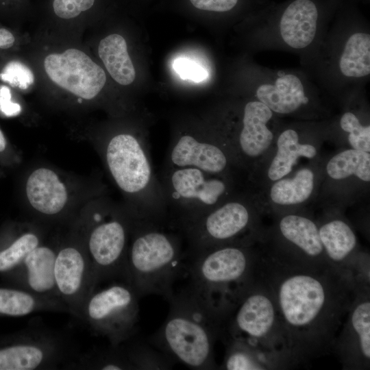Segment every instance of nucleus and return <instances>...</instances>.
I'll use <instances>...</instances> for the list:
<instances>
[{"instance_id":"f257e3e1","label":"nucleus","mask_w":370,"mask_h":370,"mask_svg":"<svg viewBox=\"0 0 370 370\" xmlns=\"http://www.w3.org/2000/svg\"><path fill=\"white\" fill-rule=\"evenodd\" d=\"M256 272L273 297L286 365L328 354L359 290L368 282L330 265L316 266L258 249Z\"/></svg>"},{"instance_id":"f03ea898","label":"nucleus","mask_w":370,"mask_h":370,"mask_svg":"<svg viewBox=\"0 0 370 370\" xmlns=\"http://www.w3.org/2000/svg\"><path fill=\"white\" fill-rule=\"evenodd\" d=\"M258 254L253 242L190 253V283L186 288L221 328L253 282Z\"/></svg>"},{"instance_id":"7ed1b4c3","label":"nucleus","mask_w":370,"mask_h":370,"mask_svg":"<svg viewBox=\"0 0 370 370\" xmlns=\"http://www.w3.org/2000/svg\"><path fill=\"white\" fill-rule=\"evenodd\" d=\"M160 223L132 218L123 278L138 297L156 295L169 301L183 254L180 238L161 229Z\"/></svg>"},{"instance_id":"20e7f679","label":"nucleus","mask_w":370,"mask_h":370,"mask_svg":"<svg viewBox=\"0 0 370 370\" xmlns=\"http://www.w3.org/2000/svg\"><path fill=\"white\" fill-rule=\"evenodd\" d=\"M168 316L150 342L174 362L199 370L215 369L214 347L221 328L185 288L169 301Z\"/></svg>"},{"instance_id":"39448f33","label":"nucleus","mask_w":370,"mask_h":370,"mask_svg":"<svg viewBox=\"0 0 370 370\" xmlns=\"http://www.w3.org/2000/svg\"><path fill=\"white\" fill-rule=\"evenodd\" d=\"M220 339L245 343L271 369L287 367L276 305L267 284L255 277L224 321Z\"/></svg>"},{"instance_id":"423d86ee","label":"nucleus","mask_w":370,"mask_h":370,"mask_svg":"<svg viewBox=\"0 0 370 370\" xmlns=\"http://www.w3.org/2000/svg\"><path fill=\"white\" fill-rule=\"evenodd\" d=\"M232 180L194 167L166 168L160 183L167 207L176 212L177 227L232 197Z\"/></svg>"},{"instance_id":"0eeeda50","label":"nucleus","mask_w":370,"mask_h":370,"mask_svg":"<svg viewBox=\"0 0 370 370\" xmlns=\"http://www.w3.org/2000/svg\"><path fill=\"white\" fill-rule=\"evenodd\" d=\"M257 219L251 205L232 197L177 227L188 243L189 253H193L217 245L252 243Z\"/></svg>"},{"instance_id":"6e6552de","label":"nucleus","mask_w":370,"mask_h":370,"mask_svg":"<svg viewBox=\"0 0 370 370\" xmlns=\"http://www.w3.org/2000/svg\"><path fill=\"white\" fill-rule=\"evenodd\" d=\"M138 298L125 282L95 289L84 302L79 319L110 345H122L133 338L137 331Z\"/></svg>"},{"instance_id":"1a4fd4ad","label":"nucleus","mask_w":370,"mask_h":370,"mask_svg":"<svg viewBox=\"0 0 370 370\" xmlns=\"http://www.w3.org/2000/svg\"><path fill=\"white\" fill-rule=\"evenodd\" d=\"M130 221L112 214L97 215L90 221L83 241L91 266V285L107 280L123 277Z\"/></svg>"},{"instance_id":"9d476101","label":"nucleus","mask_w":370,"mask_h":370,"mask_svg":"<svg viewBox=\"0 0 370 370\" xmlns=\"http://www.w3.org/2000/svg\"><path fill=\"white\" fill-rule=\"evenodd\" d=\"M75 355L62 334L29 326L14 342L0 348V370H41L62 367Z\"/></svg>"},{"instance_id":"9b49d317","label":"nucleus","mask_w":370,"mask_h":370,"mask_svg":"<svg viewBox=\"0 0 370 370\" xmlns=\"http://www.w3.org/2000/svg\"><path fill=\"white\" fill-rule=\"evenodd\" d=\"M54 273L60 299L69 313L79 319L84 304L92 292L90 262L84 241L58 248Z\"/></svg>"},{"instance_id":"f8f14e48","label":"nucleus","mask_w":370,"mask_h":370,"mask_svg":"<svg viewBox=\"0 0 370 370\" xmlns=\"http://www.w3.org/2000/svg\"><path fill=\"white\" fill-rule=\"evenodd\" d=\"M44 66L52 82L85 99L95 97L106 82L103 69L85 53L76 49L48 55Z\"/></svg>"},{"instance_id":"ddd939ff","label":"nucleus","mask_w":370,"mask_h":370,"mask_svg":"<svg viewBox=\"0 0 370 370\" xmlns=\"http://www.w3.org/2000/svg\"><path fill=\"white\" fill-rule=\"evenodd\" d=\"M369 286L357 293L340 330L333 349L344 369H367L370 364Z\"/></svg>"},{"instance_id":"4468645a","label":"nucleus","mask_w":370,"mask_h":370,"mask_svg":"<svg viewBox=\"0 0 370 370\" xmlns=\"http://www.w3.org/2000/svg\"><path fill=\"white\" fill-rule=\"evenodd\" d=\"M272 249L302 263L330 265L320 240L317 224L304 215L291 213L279 219L276 245Z\"/></svg>"},{"instance_id":"2eb2a0df","label":"nucleus","mask_w":370,"mask_h":370,"mask_svg":"<svg viewBox=\"0 0 370 370\" xmlns=\"http://www.w3.org/2000/svg\"><path fill=\"white\" fill-rule=\"evenodd\" d=\"M166 168L194 167L214 175L231 176L234 162L219 140L191 133L179 135L169 145Z\"/></svg>"},{"instance_id":"dca6fc26","label":"nucleus","mask_w":370,"mask_h":370,"mask_svg":"<svg viewBox=\"0 0 370 370\" xmlns=\"http://www.w3.org/2000/svg\"><path fill=\"white\" fill-rule=\"evenodd\" d=\"M273 112L260 101L247 103L242 125L235 139L225 149L234 162L247 164L258 160L270 148L273 133L268 126Z\"/></svg>"},{"instance_id":"f3484780","label":"nucleus","mask_w":370,"mask_h":370,"mask_svg":"<svg viewBox=\"0 0 370 370\" xmlns=\"http://www.w3.org/2000/svg\"><path fill=\"white\" fill-rule=\"evenodd\" d=\"M318 227L329 264L358 280L369 281V275L365 274L367 271L363 270L364 262L359 256L357 237L352 227L339 218L330 219Z\"/></svg>"},{"instance_id":"a211bd4d","label":"nucleus","mask_w":370,"mask_h":370,"mask_svg":"<svg viewBox=\"0 0 370 370\" xmlns=\"http://www.w3.org/2000/svg\"><path fill=\"white\" fill-rule=\"evenodd\" d=\"M58 248L40 243L27 254L15 270L21 289L40 297L61 300L54 273Z\"/></svg>"},{"instance_id":"6ab92c4d","label":"nucleus","mask_w":370,"mask_h":370,"mask_svg":"<svg viewBox=\"0 0 370 370\" xmlns=\"http://www.w3.org/2000/svg\"><path fill=\"white\" fill-rule=\"evenodd\" d=\"M25 190L32 207L48 217L60 214L67 202L65 185L53 171L47 168L34 170L27 178Z\"/></svg>"},{"instance_id":"aec40b11","label":"nucleus","mask_w":370,"mask_h":370,"mask_svg":"<svg viewBox=\"0 0 370 370\" xmlns=\"http://www.w3.org/2000/svg\"><path fill=\"white\" fill-rule=\"evenodd\" d=\"M318 12L310 0H295L284 12L280 32L284 42L293 49H303L313 41L317 27Z\"/></svg>"},{"instance_id":"412c9836","label":"nucleus","mask_w":370,"mask_h":370,"mask_svg":"<svg viewBox=\"0 0 370 370\" xmlns=\"http://www.w3.org/2000/svg\"><path fill=\"white\" fill-rule=\"evenodd\" d=\"M256 95L273 112L282 114L295 112L308 102L300 79L293 74L279 77L274 84L260 85Z\"/></svg>"},{"instance_id":"4be33fe9","label":"nucleus","mask_w":370,"mask_h":370,"mask_svg":"<svg viewBox=\"0 0 370 370\" xmlns=\"http://www.w3.org/2000/svg\"><path fill=\"white\" fill-rule=\"evenodd\" d=\"M276 152L267 171V178L275 182L288 175L301 158L312 159L318 153L315 145L299 141L297 131L286 129L282 132L276 140Z\"/></svg>"},{"instance_id":"5701e85b","label":"nucleus","mask_w":370,"mask_h":370,"mask_svg":"<svg viewBox=\"0 0 370 370\" xmlns=\"http://www.w3.org/2000/svg\"><path fill=\"white\" fill-rule=\"evenodd\" d=\"M315 174L309 168H302L291 177L273 182L269 189V199L276 206L290 207L307 201L312 195Z\"/></svg>"},{"instance_id":"b1692460","label":"nucleus","mask_w":370,"mask_h":370,"mask_svg":"<svg viewBox=\"0 0 370 370\" xmlns=\"http://www.w3.org/2000/svg\"><path fill=\"white\" fill-rule=\"evenodd\" d=\"M98 53L107 71L117 83L129 85L134 81L135 69L122 36L114 34L103 38Z\"/></svg>"},{"instance_id":"393cba45","label":"nucleus","mask_w":370,"mask_h":370,"mask_svg":"<svg viewBox=\"0 0 370 370\" xmlns=\"http://www.w3.org/2000/svg\"><path fill=\"white\" fill-rule=\"evenodd\" d=\"M64 367L75 369L133 370L124 344L95 348L88 352L75 354Z\"/></svg>"},{"instance_id":"a878e982","label":"nucleus","mask_w":370,"mask_h":370,"mask_svg":"<svg viewBox=\"0 0 370 370\" xmlns=\"http://www.w3.org/2000/svg\"><path fill=\"white\" fill-rule=\"evenodd\" d=\"M330 178L341 180L352 176L362 182H370V153L352 148L342 151L332 157L326 164Z\"/></svg>"},{"instance_id":"bb28decb","label":"nucleus","mask_w":370,"mask_h":370,"mask_svg":"<svg viewBox=\"0 0 370 370\" xmlns=\"http://www.w3.org/2000/svg\"><path fill=\"white\" fill-rule=\"evenodd\" d=\"M341 73L360 78L370 73V36L363 32L352 34L345 43L339 60Z\"/></svg>"},{"instance_id":"cd10ccee","label":"nucleus","mask_w":370,"mask_h":370,"mask_svg":"<svg viewBox=\"0 0 370 370\" xmlns=\"http://www.w3.org/2000/svg\"><path fill=\"white\" fill-rule=\"evenodd\" d=\"M41 243L40 234L29 227L0 249V272L15 271L27 254Z\"/></svg>"},{"instance_id":"c85d7f7f","label":"nucleus","mask_w":370,"mask_h":370,"mask_svg":"<svg viewBox=\"0 0 370 370\" xmlns=\"http://www.w3.org/2000/svg\"><path fill=\"white\" fill-rule=\"evenodd\" d=\"M226 352L220 367L226 370H262L271 369L267 360L256 351L237 341L224 342Z\"/></svg>"},{"instance_id":"c756f323","label":"nucleus","mask_w":370,"mask_h":370,"mask_svg":"<svg viewBox=\"0 0 370 370\" xmlns=\"http://www.w3.org/2000/svg\"><path fill=\"white\" fill-rule=\"evenodd\" d=\"M124 344L133 370L170 369L174 361L166 354L141 341H127Z\"/></svg>"},{"instance_id":"7c9ffc66","label":"nucleus","mask_w":370,"mask_h":370,"mask_svg":"<svg viewBox=\"0 0 370 370\" xmlns=\"http://www.w3.org/2000/svg\"><path fill=\"white\" fill-rule=\"evenodd\" d=\"M340 126L348 134L347 140L351 148L370 153V125H363L351 112L341 117Z\"/></svg>"},{"instance_id":"2f4dec72","label":"nucleus","mask_w":370,"mask_h":370,"mask_svg":"<svg viewBox=\"0 0 370 370\" xmlns=\"http://www.w3.org/2000/svg\"><path fill=\"white\" fill-rule=\"evenodd\" d=\"M0 79L12 86L25 90L34 83V75L25 64L13 60L3 67Z\"/></svg>"},{"instance_id":"473e14b6","label":"nucleus","mask_w":370,"mask_h":370,"mask_svg":"<svg viewBox=\"0 0 370 370\" xmlns=\"http://www.w3.org/2000/svg\"><path fill=\"white\" fill-rule=\"evenodd\" d=\"M97 0H52L53 14L62 19H73L91 10Z\"/></svg>"},{"instance_id":"72a5a7b5","label":"nucleus","mask_w":370,"mask_h":370,"mask_svg":"<svg viewBox=\"0 0 370 370\" xmlns=\"http://www.w3.org/2000/svg\"><path fill=\"white\" fill-rule=\"evenodd\" d=\"M174 70L183 79L201 82L208 78V72L197 62L186 58H178L173 62Z\"/></svg>"},{"instance_id":"f704fd0d","label":"nucleus","mask_w":370,"mask_h":370,"mask_svg":"<svg viewBox=\"0 0 370 370\" xmlns=\"http://www.w3.org/2000/svg\"><path fill=\"white\" fill-rule=\"evenodd\" d=\"M196 10L206 12L223 13L234 9L238 0H187Z\"/></svg>"},{"instance_id":"c9c22d12","label":"nucleus","mask_w":370,"mask_h":370,"mask_svg":"<svg viewBox=\"0 0 370 370\" xmlns=\"http://www.w3.org/2000/svg\"><path fill=\"white\" fill-rule=\"evenodd\" d=\"M11 97L10 88L6 86H1L0 110L8 116H16L21 112L20 105L13 102Z\"/></svg>"},{"instance_id":"e433bc0d","label":"nucleus","mask_w":370,"mask_h":370,"mask_svg":"<svg viewBox=\"0 0 370 370\" xmlns=\"http://www.w3.org/2000/svg\"><path fill=\"white\" fill-rule=\"evenodd\" d=\"M15 41L14 35L8 29L0 28V48L8 49L11 47Z\"/></svg>"},{"instance_id":"4c0bfd02","label":"nucleus","mask_w":370,"mask_h":370,"mask_svg":"<svg viewBox=\"0 0 370 370\" xmlns=\"http://www.w3.org/2000/svg\"><path fill=\"white\" fill-rule=\"evenodd\" d=\"M5 147H6V140L3 132L0 130V152L3 151L5 149Z\"/></svg>"}]
</instances>
